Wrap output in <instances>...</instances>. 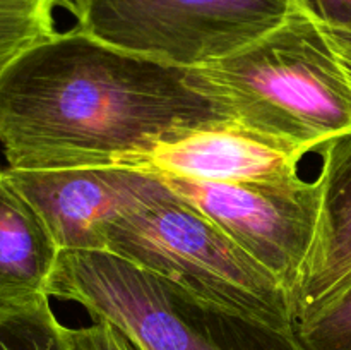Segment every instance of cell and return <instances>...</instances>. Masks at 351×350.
Segmentation results:
<instances>
[{
  "label": "cell",
  "mask_w": 351,
  "mask_h": 350,
  "mask_svg": "<svg viewBox=\"0 0 351 350\" xmlns=\"http://www.w3.org/2000/svg\"><path fill=\"white\" fill-rule=\"evenodd\" d=\"M232 120L192 71L105 43L74 26L0 72V144L9 168L110 167L120 154Z\"/></svg>",
  "instance_id": "cell-1"
},
{
  "label": "cell",
  "mask_w": 351,
  "mask_h": 350,
  "mask_svg": "<svg viewBox=\"0 0 351 350\" xmlns=\"http://www.w3.org/2000/svg\"><path fill=\"white\" fill-rule=\"evenodd\" d=\"M191 71L192 84L230 119L308 153L351 132V79L297 9L252 43Z\"/></svg>",
  "instance_id": "cell-2"
},
{
  "label": "cell",
  "mask_w": 351,
  "mask_h": 350,
  "mask_svg": "<svg viewBox=\"0 0 351 350\" xmlns=\"http://www.w3.org/2000/svg\"><path fill=\"white\" fill-rule=\"evenodd\" d=\"M103 240L106 253L195 297L278 329H293L290 290L161 178L106 223Z\"/></svg>",
  "instance_id": "cell-3"
},
{
  "label": "cell",
  "mask_w": 351,
  "mask_h": 350,
  "mask_svg": "<svg viewBox=\"0 0 351 350\" xmlns=\"http://www.w3.org/2000/svg\"><path fill=\"white\" fill-rule=\"evenodd\" d=\"M48 295L110 321L137 350H304L293 329L211 304L106 250H62Z\"/></svg>",
  "instance_id": "cell-4"
},
{
  "label": "cell",
  "mask_w": 351,
  "mask_h": 350,
  "mask_svg": "<svg viewBox=\"0 0 351 350\" xmlns=\"http://www.w3.org/2000/svg\"><path fill=\"white\" fill-rule=\"evenodd\" d=\"M291 0H74L84 33L122 50L199 67L276 27Z\"/></svg>",
  "instance_id": "cell-5"
},
{
  "label": "cell",
  "mask_w": 351,
  "mask_h": 350,
  "mask_svg": "<svg viewBox=\"0 0 351 350\" xmlns=\"http://www.w3.org/2000/svg\"><path fill=\"white\" fill-rule=\"evenodd\" d=\"M233 242L273 273L293 299L321 211V182L300 175L281 180L194 182L165 178Z\"/></svg>",
  "instance_id": "cell-6"
},
{
  "label": "cell",
  "mask_w": 351,
  "mask_h": 350,
  "mask_svg": "<svg viewBox=\"0 0 351 350\" xmlns=\"http://www.w3.org/2000/svg\"><path fill=\"white\" fill-rule=\"evenodd\" d=\"M307 150L249 129L235 120L197 127L117 156L110 167L194 182L281 180L297 177Z\"/></svg>",
  "instance_id": "cell-7"
},
{
  "label": "cell",
  "mask_w": 351,
  "mask_h": 350,
  "mask_svg": "<svg viewBox=\"0 0 351 350\" xmlns=\"http://www.w3.org/2000/svg\"><path fill=\"white\" fill-rule=\"evenodd\" d=\"M12 184L36 208L62 250H105L103 229L144 198L158 177L119 167L19 170Z\"/></svg>",
  "instance_id": "cell-8"
},
{
  "label": "cell",
  "mask_w": 351,
  "mask_h": 350,
  "mask_svg": "<svg viewBox=\"0 0 351 350\" xmlns=\"http://www.w3.org/2000/svg\"><path fill=\"white\" fill-rule=\"evenodd\" d=\"M319 156L321 211L293 294L295 321L351 278V132L329 141Z\"/></svg>",
  "instance_id": "cell-9"
},
{
  "label": "cell",
  "mask_w": 351,
  "mask_h": 350,
  "mask_svg": "<svg viewBox=\"0 0 351 350\" xmlns=\"http://www.w3.org/2000/svg\"><path fill=\"white\" fill-rule=\"evenodd\" d=\"M58 256L47 223L0 167V305L48 295Z\"/></svg>",
  "instance_id": "cell-10"
},
{
  "label": "cell",
  "mask_w": 351,
  "mask_h": 350,
  "mask_svg": "<svg viewBox=\"0 0 351 350\" xmlns=\"http://www.w3.org/2000/svg\"><path fill=\"white\" fill-rule=\"evenodd\" d=\"M0 350H74L50 297L0 305Z\"/></svg>",
  "instance_id": "cell-11"
},
{
  "label": "cell",
  "mask_w": 351,
  "mask_h": 350,
  "mask_svg": "<svg viewBox=\"0 0 351 350\" xmlns=\"http://www.w3.org/2000/svg\"><path fill=\"white\" fill-rule=\"evenodd\" d=\"M57 7H64V0H0V72L57 33Z\"/></svg>",
  "instance_id": "cell-12"
},
{
  "label": "cell",
  "mask_w": 351,
  "mask_h": 350,
  "mask_svg": "<svg viewBox=\"0 0 351 350\" xmlns=\"http://www.w3.org/2000/svg\"><path fill=\"white\" fill-rule=\"evenodd\" d=\"M304 350H351V278L295 321Z\"/></svg>",
  "instance_id": "cell-13"
},
{
  "label": "cell",
  "mask_w": 351,
  "mask_h": 350,
  "mask_svg": "<svg viewBox=\"0 0 351 350\" xmlns=\"http://www.w3.org/2000/svg\"><path fill=\"white\" fill-rule=\"evenodd\" d=\"M291 5L317 24L351 79V0H291Z\"/></svg>",
  "instance_id": "cell-14"
},
{
  "label": "cell",
  "mask_w": 351,
  "mask_h": 350,
  "mask_svg": "<svg viewBox=\"0 0 351 350\" xmlns=\"http://www.w3.org/2000/svg\"><path fill=\"white\" fill-rule=\"evenodd\" d=\"M67 335L74 350H137L127 335L115 325L101 318L81 328H69Z\"/></svg>",
  "instance_id": "cell-15"
},
{
  "label": "cell",
  "mask_w": 351,
  "mask_h": 350,
  "mask_svg": "<svg viewBox=\"0 0 351 350\" xmlns=\"http://www.w3.org/2000/svg\"><path fill=\"white\" fill-rule=\"evenodd\" d=\"M72 5H74V0H64V7L67 10H72Z\"/></svg>",
  "instance_id": "cell-16"
}]
</instances>
